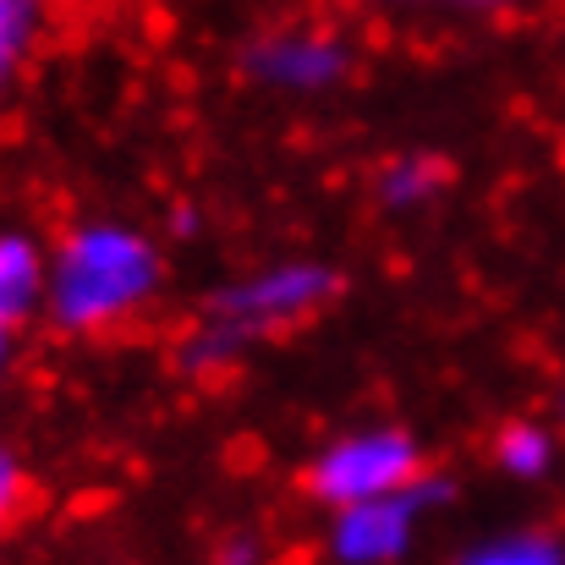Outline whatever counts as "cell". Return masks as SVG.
Returning a JSON list of instances; mask_svg holds the SVG:
<instances>
[{
  "label": "cell",
  "mask_w": 565,
  "mask_h": 565,
  "mask_svg": "<svg viewBox=\"0 0 565 565\" xmlns=\"http://www.w3.org/2000/svg\"><path fill=\"white\" fill-rule=\"evenodd\" d=\"M44 22H50V0H0V99L28 72L44 39Z\"/></svg>",
  "instance_id": "8"
},
{
  "label": "cell",
  "mask_w": 565,
  "mask_h": 565,
  "mask_svg": "<svg viewBox=\"0 0 565 565\" xmlns=\"http://www.w3.org/2000/svg\"><path fill=\"white\" fill-rule=\"evenodd\" d=\"M6 363H11V330H0V374H6Z\"/></svg>",
  "instance_id": "14"
},
{
  "label": "cell",
  "mask_w": 565,
  "mask_h": 565,
  "mask_svg": "<svg viewBox=\"0 0 565 565\" xmlns=\"http://www.w3.org/2000/svg\"><path fill=\"white\" fill-rule=\"evenodd\" d=\"M50 247L28 231H0V330H28L44 313Z\"/></svg>",
  "instance_id": "6"
},
{
  "label": "cell",
  "mask_w": 565,
  "mask_h": 565,
  "mask_svg": "<svg viewBox=\"0 0 565 565\" xmlns=\"http://www.w3.org/2000/svg\"><path fill=\"white\" fill-rule=\"evenodd\" d=\"M494 467H500L505 478H516V483L550 478V467H555V434H550L544 423H533V417L505 423V428L494 434Z\"/></svg>",
  "instance_id": "9"
},
{
  "label": "cell",
  "mask_w": 565,
  "mask_h": 565,
  "mask_svg": "<svg viewBox=\"0 0 565 565\" xmlns=\"http://www.w3.org/2000/svg\"><path fill=\"white\" fill-rule=\"evenodd\" d=\"M461 561L467 565H561L565 544L555 533H544V527H516V533H494V539L472 544Z\"/></svg>",
  "instance_id": "10"
},
{
  "label": "cell",
  "mask_w": 565,
  "mask_h": 565,
  "mask_svg": "<svg viewBox=\"0 0 565 565\" xmlns=\"http://www.w3.org/2000/svg\"><path fill=\"white\" fill-rule=\"evenodd\" d=\"M236 72L280 99H319L352 77V44L335 28H269L236 55Z\"/></svg>",
  "instance_id": "5"
},
{
  "label": "cell",
  "mask_w": 565,
  "mask_h": 565,
  "mask_svg": "<svg viewBox=\"0 0 565 565\" xmlns=\"http://www.w3.org/2000/svg\"><path fill=\"white\" fill-rule=\"evenodd\" d=\"M22 505H28V467L17 450L0 445V533L22 516Z\"/></svg>",
  "instance_id": "11"
},
{
  "label": "cell",
  "mask_w": 565,
  "mask_h": 565,
  "mask_svg": "<svg viewBox=\"0 0 565 565\" xmlns=\"http://www.w3.org/2000/svg\"><path fill=\"white\" fill-rule=\"evenodd\" d=\"M171 231H177V236H192V231H198V209H192V203H177V209H171Z\"/></svg>",
  "instance_id": "13"
},
{
  "label": "cell",
  "mask_w": 565,
  "mask_h": 565,
  "mask_svg": "<svg viewBox=\"0 0 565 565\" xmlns=\"http://www.w3.org/2000/svg\"><path fill=\"white\" fill-rule=\"evenodd\" d=\"M166 286V253L127 220H83L50 247L44 319L61 335H110Z\"/></svg>",
  "instance_id": "1"
},
{
  "label": "cell",
  "mask_w": 565,
  "mask_h": 565,
  "mask_svg": "<svg viewBox=\"0 0 565 565\" xmlns=\"http://www.w3.org/2000/svg\"><path fill=\"white\" fill-rule=\"evenodd\" d=\"M445 188H450V171L434 154H390L374 171V203L384 214H417Z\"/></svg>",
  "instance_id": "7"
},
{
  "label": "cell",
  "mask_w": 565,
  "mask_h": 565,
  "mask_svg": "<svg viewBox=\"0 0 565 565\" xmlns=\"http://www.w3.org/2000/svg\"><path fill=\"white\" fill-rule=\"evenodd\" d=\"M341 286H347V275L324 258H280L253 275H236L220 291H209L198 324L177 347V363L188 374L236 369L247 352L280 341L286 330L313 324L341 297Z\"/></svg>",
  "instance_id": "2"
},
{
  "label": "cell",
  "mask_w": 565,
  "mask_h": 565,
  "mask_svg": "<svg viewBox=\"0 0 565 565\" xmlns=\"http://www.w3.org/2000/svg\"><path fill=\"white\" fill-rule=\"evenodd\" d=\"M384 11H505L516 0H374Z\"/></svg>",
  "instance_id": "12"
},
{
  "label": "cell",
  "mask_w": 565,
  "mask_h": 565,
  "mask_svg": "<svg viewBox=\"0 0 565 565\" xmlns=\"http://www.w3.org/2000/svg\"><path fill=\"white\" fill-rule=\"evenodd\" d=\"M428 472L417 434H406L401 423H369L352 434H335L302 472L308 500H319L324 511L352 505V500H374L390 489H406Z\"/></svg>",
  "instance_id": "3"
},
{
  "label": "cell",
  "mask_w": 565,
  "mask_h": 565,
  "mask_svg": "<svg viewBox=\"0 0 565 565\" xmlns=\"http://www.w3.org/2000/svg\"><path fill=\"white\" fill-rule=\"evenodd\" d=\"M450 478H434L423 472L417 483L406 489H390L374 500H352V505H335L330 511V527H324V555L341 565H395L406 561L423 539V522L450 505Z\"/></svg>",
  "instance_id": "4"
}]
</instances>
